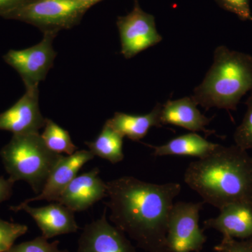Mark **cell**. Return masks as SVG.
<instances>
[{
    "mask_svg": "<svg viewBox=\"0 0 252 252\" xmlns=\"http://www.w3.org/2000/svg\"><path fill=\"white\" fill-rule=\"evenodd\" d=\"M26 225L11 223L0 219V252H8L14 245L15 241L26 234Z\"/></svg>",
    "mask_w": 252,
    "mask_h": 252,
    "instance_id": "cell-21",
    "label": "cell"
},
{
    "mask_svg": "<svg viewBox=\"0 0 252 252\" xmlns=\"http://www.w3.org/2000/svg\"><path fill=\"white\" fill-rule=\"evenodd\" d=\"M109 220L146 252H170L167 223L182 190L176 182L157 185L124 176L107 182Z\"/></svg>",
    "mask_w": 252,
    "mask_h": 252,
    "instance_id": "cell-1",
    "label": "cell"
},
{
    "mask_svg": "<svg viewBox=\"0 0 252 252\" xmlns=\"http://www.w3.org/2000/svg\"><path fill=\"white\" fill-rule=\"evenodd\" d=\"M41 137L46 147L55 153L72 155L77 151V147L73 143L69 132L51 119H46Z\"/></svg>",
    "mask_w": 252,
    "mask_h": 252,
    "instance_id": "cell-19",
    "label": "cell"
},
{
    "mask_svg": "<svg viewBox=\"0 0 252 252\" xmlns=\"http://www.w3.org/2000/svg\"><path fill=\"white\" fill-rule=\"evenodd\" d=\"M220 211L218 216L203 222L204 229H215L237 240L252 238V204L231 203Z\"/></svg>",
    "mask_w": 252,
    "mask_h": 252,
    "instance_id": "cell-14",
    "label": "cell"
},
{
    "mask_svg": "<svg viewBox=\"0 0 252 252\" xmlns=\"http://www.w3.org/2000/svg\"><path fill=\"white\" fill-rule=\"evenodd\" d=\"M185 182L220 210L231 203L252 204V157L237 145H220L208 157L189 164Z\"/></svg>",
    "mask_w": 252,
    "mask_h": 252,
    "instance_id": "cell-2",
    "label": "cell"
},
{
    "mask_svg": "<svg viewBox=\"0 0 252 252\" xmlns=\"http://www.w3.org/2000/svg\"><path fill=\"white\" fill-rule=\"evenodd\" d=\"M218 145L192 132L172 139L162 145L148 146L154 149L153 155L156 157L182 156L202 159L210 155Z\"/></svg>",
    "mask_w": 252,
    "mask_h": 252,
    "instance_id": "cell-17",
    "label": "cell"
},
{
    "mask_svg": "<svg viewBox=\"0 0 252 252\" xmlns=\"http://www.w3.org/2000/svg\"><path fill=\"white\" fill-rule=\"evenodd\" d=\"M58 33H44L40 42L22 50H9L4 61L21 76L26 89L39 88L54 65L57 53L53 47V41Z\"/></svg>",
    "mask_w": 252,
    "mask_h": 252,
    "instance_id": "cell-7",
    "label": "cell"
},
{
    "mask_svg": "<svg viewBox=\"0 0 252 252\" xmlns=\"http://www.w3.org/2000/svg\"><path fill=\"white\" fill-rule=\"evenodd\" d=\"M94 157L90 150L77 151L72 155L63 156L50 174L41 193L23 203L28 204L38 200L57 202L63 190L77 175L81 167Z\"/></svg>",
    "mask_w": 252,
    "mask_h": 252,
    "instance_id": "cell-13",
    "label": "cell"
},
{
    "mask_svg": "<svg viewBox=\"0 0 252 252\" xmlns=\"http://www.w3.org/2000/svg\"><path fill=\"white\" fill-rule=\"evenodd\" d=\"M32 0H0V16L4 18L11 11L28 4Z\"/></svg>",
    "mask_w": 252,
    "mask_h": 252,
    "instance_id": "cell-25",
    "label": "cell"
},
{
    "mask_svg": "<svg viewBox=\"0 0 252 252\" xmlns=\"http://www.w3.org/2000/svg\"><path fill=\"white\" fill-rule=\"evenodd\" d=\"M10 210L27 212L36 222L42 236L48 240L59 235L76 233L79 229L74 212L59 203L41 207H32L21 203L17 206L10 207Z\"/></svg>",
    "mask_w": 252,
    "mask_h": 252,
    "instance_id": "cell-12",
    "label": "cell"
},
{
    "mask_svg": "<svg viewBox=\"0 0 252 252\" xmlns=\"http://www.w3.org/2000/svg\"><path fill=\"white\" fill-rule=\"evenodd\" d=\"M77 1L89 10L91 6H94V4H97L102 0H77Z\"/></svg>",
    "mask_w": 252,
    "mask_h": 252,
    "instance_id": "cell-27",
    "label": "cell"
},
{
    "mask_svg": "<svg viewBox=\"0 0 252 252\" xmlns=\"http://www.w3.org/2000/svg\"><path fill=\"white\" fill-rule=\"evenodd\" d=\"M222 9L236 15L242 21H252L250 0H216Z\"/></svg>",
    "mask_w": 252,
    "mask_h": 252,
    "instance_id": "cell-23",
    "label": "cell"
},
{
    "mask_svg": "<svg viewBox=\"0 0 252 252\" xmlns=\"http://www.w3.org/2000/svg\"><path fill=\"white\" fill-rule=\"evenodd\" d=\"M46 119L39 109V88L26 89L23 97L0 114V130L9 131L13 135L39 133Z\"/></svg>",
    "mask_w": 252,
    "mask_h": 252,
    "instance_id": "cell-10",
    "label": "cell"
},
{
    "mask_svg": "<svg viewBox=\"0 0 252 252\" xmlns=\"http://www.w3.org/2000/svg\"><path fill=\"white\" fill-rule=\"evenodd\" d=\"M197 106L191 97L167 101L162 104L160 124L179 126L193 132H203L206 135L213 134L215 131L206 128L212 118L205 117Z\"/></svg>",
    "mask_w": 252,
    "mask_h": 252,
    "instance_id": "cell-15",
    "label": "cell"
},
{
    "mask_svg": "<svg viewBox=\"0 0 252 252\" xmlns=\"http://www.w3.org/2000/svg\"><path fill=\"white\" fill-rule=\"evenodd\" d=\"M215 252H219L215 251Z\"/></svg>",
    "mask_w": 252,
    "mask_h": 252,
    "instance_id": "cell-28",
    "label": "cell"
},
{
    "mask_svg": "<svg viewBox=\"0 0 252 252\" xmlns=\"http://www.w3.org/2000/svg\"><path fill=\"white\" fill-rule=\"evenodd\" d=\"M203 203L177 202L174 204L167 223V243L170 252H198L207 237L199 225Z\"/></svg>",
    "mask_w": 252,
    "mask_h": 252,
    "instance_id": "cell-6",
    "label": "cell"
},
{
    "mask_svg": "<svg viewBox=\"0 0 252 252\" xmlns=\"http://www.w3.org/2000/svg\"><path fill=\"white\" fill-rule=\"evenodd\" d=\"M98 167L77 175L63 190L57 203L72 210L82 212L107 197V183L99 177Z\"/></svg>",
    "mask_w": 252,
    "mask_h": 252,
    "instance_id": "cell-11",
    "label": "cell"
},
{
    "mask_svg": "<svg viewBox=\"0 0 252 252\" xmlns=\"http://www.w3.org/2000/svg\"><path fill=\"white\" fill-rule=\"evenodd\" d=\"M161 107L162 104L158 103L149 114L144 115L116 112L106 123L123 137L138 142L147 135L152 127H162L160 121Z\"/></svg>",
    "mask_w": 252,
    "mask_h": 252,
    "instance_id": "cell-16",
    "label": "cell"
},
{
    "mask_svg": "<svg viewBox=\"0 0 252 252\" xmlns=\"http://www.w3.org/2000/svg\"><path fill=\"white\" fill-rule=\"evenodd\" d=\"M87 11L77 0H32L4 18L32 25L43 33H59L77 26Z\"/></svg>",
    "mask_w": 252,
    "mask_h": 252,
    "instance_id": "cell-5",
    "label": "cell"
},
{
    "mask_svg": "<svg viewBox=\"0 0 252 252\" xmlns=\"http://www.w3.org/2000/svg\"><path fill=\"white\" fill-rule=\"evenodd\" d=\"M245 104L247 111L241 124L237 127L234 133L235 145L244 150H252V94Z\"/></svg>",
    "mask_w": 252,
    "mask_h": 252,
    "instance_id": "cell-20",
    "label": "cell"
},
{
    "mask_svg": "<svg viewBox=\"0 0 252 252\" xmlns=\"http://www.w3.org/2000/svg\"><path fill=\"white\" fill-rule=\"evenodd\" d=\"M117 25L122 45L121 53L126 59L135 57L162 41L155 18L143 11L137 1L129 14L118 18Z\"/></svg>",
    "mask_w": 252,
    "mask_h": 252,
    "instance_id": "cell-8",
    "label": "cell"
},
{
    "mask_svg": "<svg viewBox=\"0 0 252 252\" xmlns=\"http://www.w3.org/2000/svg\"><path fill=\"white\" fill-rule=\"evenodd\" d=\"M0 157L10 180L25 181L38 195L63 155L50 150L40 134L32 133L13 135Z\"/></svg>",
    "mask_w": 252,
    "mask_h": 252,
    "instance_id": "cell-4",
    "label": "cell"
},
{
    "mask_svg": "<svg viewBox=\"0 0 252 252\" xmlns=\"http://www.w3.org/2000/svg\"><path fill=\"white\" fill-rule=\"evenodd\" d=\"M15 182L10 179H5L0 176V203L9 200L13 193Z\"/></svg>",
    "mask_w": 252,
    "mask_h": 252,
    "instance_id": "cell-26",
    "label": "cell"
},
{
    "mask_svg": "<svg viewBox=\"0 0 252 252\" xmlns=\"http://www.w3.org/2000/svg\"><path fill=\"white\" fill-rule=\"evenodd\" d=\"M85 144L94 157L102 158L111 163H118L124 159V137L106 122L97 138Z\"/></svg>",
    "mask_w": 252,
    "mask_h": 252,
    "instance_id": "cell-18",
    "label": "cell"
},
{
    "mask_svg": "<svg viewBox=\"0 0 252 252\" xmlns=\"http://www.w3.org/2000/svg\"><path fill=\"white\" fill-rule=\"evenodd\" d=\"M107 209L100 218L84 227L77 252H137L125 233L109 223Z\"/></svg>",
    "mask_w": 252,
    "mask_h": 252,
    "instance_id": "cell-9",
    "label": "cell"
},
{
    "mask_svg": "<svg viewBox=\"0 0 252 252\" xmlns=\"http://www.w3.org/2000/svg\"><path fill=\"white\" fill-rule=\"evenodd\" d=\"M59 245V240L49 243L48 239L41 235L31 241L14 245L8 252H70L68 250H60Z\"/></svg>",
    "mask_w": 252,
    "mask_h": 252,
    "instance_id": "cell-22",
    "label": "cell"
},
{
    "mask_svg": "<svg viewBox=\"0 0 252 252\" xmlns=\"http://www.w3.org/2000/svg\"><path fill=\"white\" fill-rule=\"evenodd\" d=\"M214 250L219 252H252V238L237 240L223 236L221 241Z\"/></svg>",
    "mask_w": 252,
    "mask_h": 252,
    "instance_id": "cell-24",
    "label": "cell"
},
{
    "mask_svg": "<svg viewBox=\"0 0 252 252\" xmlns=\"http://www.w3.org/2000/svg\"><path fill=\"white\" fill-rule=\"evenodd\" d=\"M252 91V56L220 46L203 82L190 97L204 109L236 111L240 99Z\"/></svg>",
    "mask_w": 252,
    "mask_h": 252,
    "instance_id": "cell-3",
    "label": "cell"
}]
</instances>
